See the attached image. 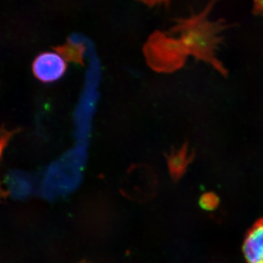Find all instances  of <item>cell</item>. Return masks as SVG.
Here are the masks:
<instances>
[{"label":"cell","mask_w":263,"mask_h":263,"mask_svg":"<svg viewBox=\"0 0 263 263\" xmlns=\"http://www.w3.org/2000/svg\"><path fill=\"white\" fill-rule=\"evenodd\" d=\"M223 29L220 24L211 23L204 17L198 16L179 21L171 32L179 34L177 39L188 57L212 66L223 77H228V69L216 56L221 42L219 33Z\"/></svg>","instance_id":"1"},{"label":"cell","mask_w":263,"mask_h":263,"mask_svg":"<svg viewBox=\"0 0 263 263\" xmlns=\"http://www.w3.org/2000/svg\"><path fill=\"white\" fill-rule=\"evenodd\" d=\"M86 160L87 147L77 145L65 152L45 172L40 186L41 196L53 200L75 190L82 181Z\"/></svg>","instance_id":"2"},{"label":"cell","mask_w":263,"mask_h":263,"mask_svg":"<svg viewBox=\"0 0 263 263\" xmlns=\"http://www.w3.org/2000/svg\"><path fill=\"white\" fill-rule=\"evenodd\" d=\"M87 56L89 58V70L86 72L84 89L74 114L77 145L85 147H88L89 144L93 117L99 100L98 86L101 77L100 60L91 41L88 45Z\"/></svg>","instance_id":"3"},{"label":"cell","mask_w":263,"mask_h":263,"mask_svg":"<svg viewBox=\"0 0 263 263\" xmlns=\"http://www.w3.org/2000/svg\"><path fill=\"white\" fill-rule=\"evenodd\" d=\"M147 64L160 73H172L182 68L188 55L177 38L156 31L143 46Z\"/></svg>","instance_id":"4"},{"label":"cell","mask_w":263,"mask_h":263,"mask_svg":"<svg viewBox=\"0 0 263 263\" xmlns=\"http://www.w3.org/2000/svg\"><path fill=\"white\" fill-rule=\"evenodd\" d=\"M156 179L153 171L146 165H133L128 171L123 193L134 200H146L155 193Z\"/></svg>","instance_id":"5"},{"label":"cell","mask_w":263,"mask_h":263,"mask_svg":"<svg viewBox=\"0 0 263 263\" xmlns=\"http://www.w3.org/2000/svg\"><path fill=\"white\" fill-rule=\"evenodd\" d=\"M32 67L33 74L38 81L49 84L62 79L67 66L58 53L44 52L34 59Z\"/></svg>","instance_id":"6"},{"label":"cell","mask_w":263,"mask_h":263,"mask_svg":"<svg viewBox=\"0 0 263 263\" xmlns=\"http://www.w3.org/2000/svg\"><path fill=\"white\" fill-rule=\"evenodd\" d=\"M195 152L190 148L188 142H184L179 148H172L169 154H166L167 167L171 179L178 181L186 174L189 166L195 159Z\"/></svg>","instance_id":"7"},{"label":"cell","mask_w":263,"mask_h":263,"mask_svg":"<svg viewBox=\"0 0 263 263\" xmlns=\"http://www.w3.org/2000/svg\"><path fill=\"white\" fill-rule=\"evenodd\" d=\"M243 252L247 263H263V218L247 233Z\"/></svg>","instance_id":"8"},{"label":"cell","mask_w":263,"mask_h":263,"mask_svg":"<svg viewBox=\"0 0 263 263\" xmlns=\"http://www.w3.org/2000/svg\"><path fill=\"white\" fill-rule=\"evenodd\" d=\"M89 41V38L76 33L71 34L65 44L53 47V49L66 61L84 65V55L87 53Z\"/></svg>","instance_id":"9"},{"label":"cell","mask_w":263,"mask_h":263,"mask_svg":"<svg viewBox=\"0 0 263 263\" xmlns=\"http://www.w3.org/2000/svg\"><path fill=\"white\" fill-rule=\"evenodd\" d=\"M5 183L8 189L7 193L13 198L24 200L34 192L35 181L32 176L24 171H12L7 175Z\"/></svg>","instance_id":"10"},{"label":"cell","mask_w":263,"mask_h":263,"mask_svg":"<svg viewBox=\"0 0 263 263\" xmlns=\"http://www.w3.org/2000/svg\"><path fill=\"white\" fill-rule=\"evenodd\" d=\"M219 202V197L216 194L206 193L203 194L200 197L199 203L204 210L214 211L217 208Z\"/></svg>","instance_id":"11"},{"label":"cell","mask_w":263,"mask_h":263,"mask_svg":"<svg viewBox=\"0 0 263 263\" xmlns=\"http://www.w3.org/2000/svg\"><path fill=\"white\" fill-rule=\"evenodd\" d=\"M9 137V135L7 133H0V157H1L2 153H3V147H4L5 143H6L7 140ZM5 192L3 190V187H1L0 185V199L4 198L5 197Z\"/></svg>","instance_id":"12"},{"label":"cell","mask_w":263,"mask_h":263,"mask_svg":"<svg viewBox=\"0 0 263 263\" xmlns=\"http://www.w3.org/2000/svg\"><path fill=\"white\" fill-rule=\"evenodd\" d=\"M138 1L146 5L147 6L152 7L162 3H167L169 0H138Z\"/></svg>","instance_id":"13"},{"label":"cell","mask_w":263,"mask_h":263,"mask_svg":"<svg viewBox=\"0 0 263 263\" xmlns=\"http://www.w3.org/2000/svg\"><path fill=\"white\" fill-rule=\"evenodd\" d=\"M79 263H91V262H87V261H81V262H79Z\"/></svg>","instance_id":"14"}]
</instances>
